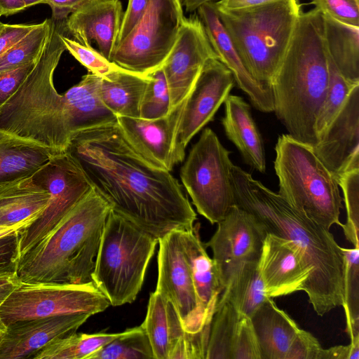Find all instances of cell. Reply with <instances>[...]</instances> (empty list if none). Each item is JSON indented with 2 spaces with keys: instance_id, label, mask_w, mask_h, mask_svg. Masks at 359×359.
<instances>
[{
  "instance_id": "obj_49",
  "label": "cell",
  "mask_w": 359,
  "mask_h": 359,
  "mask_svg": "<svg viewBox=\"0 0 359 359\" xmlns=\"http://www.w3.org/2000/svg\"><path fill=\"white\" fill-rule=\"evenodd\" d=\"M87 1L88 0H48L47 4L52 9L51 18L55 20H64Z\"/></svg>"
},
{
  "instance_id": "obj_4",
  "label": "cell",
  "mask_w": 359,
  "mask_h": 359,
  "mask_svg": "<svg viewBox=\"0 0 359 359\" xmlns=\"http://www.w3.org/2000/svg\"><path fill=\"white\" fill-rule=\"evenodd\" d=\"M110 210L107 203L91 188L50 234L19 259L16 274L20 282H92Z\"/></svg>"
},
{
  "instance_id": "obj_55",
  "label": "cell",
  "mask_w": 359,
  "mask_h": 359,
  "mask_svg": "<svg viewBox=\"0 0 359 359\" xmlns=\"http://www.w3.org/2000/svg\"><path fill=\"white\" fill-rule=\"evenodd\" d=\"M23 1L27 8L39 4H47L48 0H23Z\"/></svg>"
},
{
  "instance_id": "obj_52",
  "label": "cell",
  "mask_w": 359,
  "mask_h": 359,
  "mask_svg": "<svg viewBox=\"0 0 359 359\" xmlns=\"http://www.w3.org/2000/svg\"><path fill=\"white\" fill-rule=\"evenodd\" d=\"M25 8L23 0H0V18L13 15Z\"/></svg>"
},
{
  "instance_id": "obj_51",
  "label": "cell",
  "mask_w": 359,
  "mask_h": 359,
  "mask_svg": "<svg viewBox=\"0 0 359 359\" xmlns=\"http://www.w3.org/2000/svg\"><path fill=\"white\" fill-rule=\"evenodd\" d=\"M20 283L16 273L0 276V306Z\"/></svg>"
},
{
  "instance_id": "obj_58",
  "label": "cell",
  "mask_w": 359,
  "mask_h": 359,
  "mask_svg": "<svg viewBox=\"0 0 359 359\" xmlns=\"http://www.w3.org/2000/svg\"><path fill=\"white\" fill-rule=\"evenodd\" d=\"M3 27H4V23L0 22V32H1Z\"/></svg>"
},
{
  "instance_id": "obj_31",
  "label": "cell",
  "mask_w": 359,
  "mask_h": 359,
  "mask_svg": "<svg viewBox=\"0 0 359 359\" xmlns=\"http://www.w3.org/2000/svg\"><path fill=\"white\" fill-rule=\"evenodd\" d=\"M323 18L328 55L345 79L359 83V27L340 22L326 14Z\"/></svg>"
},
{
  "instance_id": "obj_50",
  "label": "cell",
  "mask_w": 359,
  "mask_h": 359,
  "mask_svg": "<svg viewBox=\"0 0 359 359\" xmlns=\"http://www.w3.org/2000/svg\"><path fill=\"white\" fill-rule=\"evenodd\" d=\"M279 0H219L215 1L217 9L236 11L261 6Z\"/></svg>"
},
{
  "instance_id": "obj_57",
  "label": "cell",
  "mask_w": 359,
  "mask_h": 359,
  "mask_svg": "<svg viewBox=\"0 0 359 359\" xmlns=\"http://www.w3.org/2000/svg\"><path fill=\"white\" fill-rule=\"evenodd\" d=\"M6 327L4 326V325L2 323L1 319H0V329H4Z\"/></svg>"
},
{
  "instance_id": "obj_19",
  "label": "cell",
  "mask_w": 359,
  "mask_h": 359,
  "mask_svg": "<svg viewBox=\"0 0 359 359\" xmlns=\"http://www.w3.org/2000/svg\"><path fill=\"white\" fill-rule=\"evenodd\" d=\"M88 314H71L15 321L6 326L0 359L32 358L53 340L76 331Z\"/></svg>"
},
{
  "instance_id": "obj_53",
  "label": "cell",
  "mask_w": 359,
  "mask_h": 359,
  "mask_svg": "<svg viewBox=\"0 0 359 359\" xmlns=\"http://www.w3.org/2000/svg\"><path fill=\"white\" fill-rule=\"evenodd\" d=\"M214 1L215 0H182V4L186 11L193 12L196 11L203 4Z\"/></svg>"
},
{
  "instance_id": "obj_30",
  "label": "cell",
  "mask_w": 359,
  "mask_h": 359,
  "mask_svg": "<svg viewBox=\"0 0 359 359\" xmlns=\"http://www.w3.org/2000/svg\"><path fill=\"white\" fill-rule=\"evenodd\" d=\"M269 298L259 261H246L231 273L217 303L229 302L241 317L250 318Z\"/></svg>"
},
{
  "instance_id": "obj_34",
  "label": "cell",
  "mask_w": 359,
  "mask_h": 359,
  "mask_svg": "<svg viewBox=\"0 0 359 359\" xmlns=\"http://www.w3.org/2000/svg\"><path fill=\"white\" fill-rule=\"evenodd\" d=\"M344 254V300L346 332L350 340L359 337V247L341 248Z\"/></svg>"
},
{
  "instance_id": "obj_2",
  "label": "cell",
  "mask_w": 359,
  "mask_h": 359,
  "mask_svg": "<svg viewBox=\"0 0 359 359\" xmlns=\"http://www.w3.org/2000/svg\"><path fill=\"white\" fill-rule=\"evenodd\" d=\"M236 205L252 215L266 233L293 243L309 269L303 291L318 316L341 306L344 262L342 249L329 229L291 205L250 173L233 165Z\"/></svg>"
},
{
  "instance_id": "obj_47",
  "label": "cell",
  "mask_w": 359,
  "mask_h": 359,
  "mask_svg": "<svg viewBox=\"0 0 359 359\" xmlns=\"http://www.w3.org/2000/svg\"><path fill=\"white\" fill-rule=\"evenodd\" d=\"M34 26L35 25L4 24L0 32V56L29 32Z\"/></svg>"
},
{
  "instance_id": "obj_10",
  "label": "cell",
  "mask_w": 359,
  "mask_h": 359,
  "mask_svg": "<svg viewBox=\"0 0 359 359\" xmlns=\"http://www.w3.org/2000/svg\"><path fill=\"white\" fill-rule=\"evenodd\" d=\"M184 18L182 0H149L139 22L117 43L111 62L148 76L162 67Z\"/></svg>"
},
{
  "instance_id": "obj_43",
  "label": "cell",
  "mask_w": 359,
  "mask_h": 359,
  "mask_svg": "<svg viewBox=\"0 0 359 359\" xmlns=\"http://www.w3.org/2000/svg\"><path fill=\"white\" fill-rule=\"evenodd\" d=\"M322 348L320 342L311 333L300 328L285 359H318Z\"/></svg>"
},
{
  "instance_id": "obj_45",
  "label": "cell",
  "mask_w": 359,
  "mask_h": 359,
  "mask_svg": "<svg viewBox=\"0 0 359 359\" xmlns=\"http://www.w3.org/2000/svg\"><path fill=\"white\" fill-rule=\"evenodd\" d=\"M19 233L0 238V276L17 272L20 258Z\"/></svg>"
},
{
  "instance_id": "obj_40",
  "label": "cell",
  "mask_w": 359,
  "mask_h": 359,
  "mask_svg": "<svg viewBox=\"0 0 359 359\" xmlns=\"http://www.w3.org/2000/svg\"><path fill=\"white\" fill-rule=\"evenodd\" d=\"M62 39L66 50L86 67L89 72L103 77L111 72L122 68L104 57L93 47L85 46L65 34L62 36Z\"/></svg>"
},
{
  "instance_id": "obj_15",
  "label": "cell",
  "mask_w": 359,
  "mask_h": 359,
  "mask_svg": "<svg viewBox=\"0 0 359 359\" xmlns=\"http://www.w3.org/2000/svg\"><path fill=\"white\" fill-rule=\"evenodd\" d=\"M266 233L250 213L233 205L205 243L212 252L224 290L233 270L242 262L259 261Z\"/></svg>"
},
{
  "instance_id": "obj_39",
  "label": "cell",
  "mask_w": 359,
  "mask_h": 359,
  "mask_svg": "<svg viewBox=\"0 0 359 359\" xmlns=\"http://www.w3.org/2000/svg\"><path fill=\"white\" fill-rule=\"evenodd\" d=\"M338 183L342 189L347 214L342 229L348 241L353 247H359V169L344 173Z\"/></svg>"
},
{
  "instance_id": "obj_21",
  "label": "cell",
  "mask_w": 359,
  "mask_h": 359,
  "mask_svg": "<svg viewBox=\"0 0 359 359\" xmlns=\"http://www.w3.org/2000/svg\"><path fill=\"white\" fill-rule=\"evenodd\" d=\"M119 0H88L66 19V28L79 43L93 47L111 61L116 47L121 21Z\"/></svg>"
},
{
  "instance_id": "obj_27",
  "label": "cell",
  "mask_w": 359,
  "mask_h": 359,
  "mask_svg": "<svg viewBox=\"0 0 359 359\" xmlns=\"http://www.w3.org/2000/svg\"><path fill=\"white\" fill-rule=\"evenodd\" d=\"M261 359H285L300 327L283 310L269 298L250 318Z\"/></svg>"
},
{
  "instance_id": "obj_24",
  "label": "cell",
  "mask_w": 359,
  "mask_h": 359,
  "mask_svg": "<svg viewBox=\"0 0 359 359\" xmlns=\"http://www.w3.org/2000/svg\"><path fill=\"white\" fill-rule=\"evenodd\" d=\"M141 325L149 339L154 359H178L189 333L172 304L156 290L150 294Z\"/></svg>"
},
{
  "instance_id": "obj_11",
  "label": "cell",
  "mask_w": 359,
  "mask_h": 359,
  "mask_svg": "<svg viewBox=\"0 0 359 359\" xmlns=\"http://www.w3.org/2000/svg\"><path fill=\"white\" fill-rule=\"evenodd\" d=\"M110 306L107 297L92 282L25 283L11 294L0 306L4 326L15 321L71 314L93 316Z\"/></svg>"
},
{
  "instance_id": "obj_28",
  "label": "cell",
  "mask_w": 359,
  "mask_h": 359,
  "mask_svg": "<svg viewBox=\"0 0 359 359\" xmlns=\"http://www.w3.org/2000/svg\"><path fill=\"white\" fill-rule=\"evenodd\" d=\"M57 153L0 128V186L32 176Z\"/></svg>"
},
{
  "instance_id": "obj_5",
  "label": "cell",
  "mask_w": 359,
  "mask_h": 359,
  "mask_svg": "<svg viewBox=\"0 0 359 359\" xmlns=\"http://www.w3.org/2000/svg\"><path fill=\"white\" fill-rule=\"evenodd\" d=\"M51 18L48 37L34 68L0 107V128L61 154L69 141L65 128V100L55 88L53 74L66 50L62 37L67 31L66 19Z\"/></svg>"
},
{
  "instance_id": "obj_1",
  "label": "cell",
  "mask_w": 359,
  "mask_h": 359,
  "mask_svg": "<svg viewBox=\"0 0 359 359\" xmlns=\"http://www.w3.org/2000/svg\"><path fill=\"white\" fill-rule=\"evenodd\" d=\"M66 151L111 210L156 238L194 226L196 214L178 180L137 154L117 121L79 133Z\"/></svg>"
},
{
  "instance_id": "obj_54",
  "label": "cell",
  "mask_w": 359,
  "mask_h": 359,
  "mask_svg": "<svg viewBox=\"0 0 359 359\" xmlns=\"http://www.w3.org/2000/svg\"><path fill=\"white\" fill-rule=\"evenodd\" d=\"M23 228L20 226L7 227L0 226V238L12 234L15 232H20Z\"/></svg>"
},
{
  "instance_id": "obj_35",
  "label": "cell",
  "mask_w": 359,
  "mask_h": 359,
  "mask_svg": "<svg viewBox=\"0 0 359 359\" xmlns=\"http://www.w3.org/2000/svg\"><path fill=\"white\" fill-rule=\"evenodd\" d=\"M327 59L328 86L325 100L318 114L314 126L318 142L342 108L350 92L355 86L359 85V83L348 81L340 74L328 53Z\"/></svg>"
},
{
  "instance_id": "obj_37",
  "label": "cell",
  "mask_w": 359,
  "mask_h": 359,
  "mask_svg": "<svg viewBox=\"0 0 359 359\" xmlns=\"http://www.w3.org/2000/svg\"><path fill=\"white\" fill-rule=\"evenodd\" d=\"M52 18L35 25L24 37L0 56V72L36 62L48 37Z\"/></svg>"
},
{
  "instance_id": "obj_12",
  "label": "cell",
  "mask_w": 359,
  "mask_h": 359,
  "mask_svg": "<svg viewBox=\"0 0 359 359\" xmlns=\"http://www.w3.org/2000/svg\"><path fill=\"white\" fill-rule=\"evenodd\" d=\"M31 178L50 198L43 212L19 233L20 258L50 234L92 188L67 151L53 155Z\"/></svg>"
},
{
  "instance_id": "obj_22",
  "label": "cell",
  "mask_w": 359,
  "mask_h": 359,
  "mask_svg": "<svg viewBox=\"0 0 359 359\" xmlns=\"http://www.w3.org/2000/svg\"><path fill=\"white\" fill-rule=\"evenodd\" d=\"M259 267L271 298L303 290L309 269L300 250L291 241L266 233Z\"/></svg>"
},
{
  "instance_id": "obj_3",
  "label": "cell",
  "mask_w": 359,
  "mask_h": 359,
  "mask_svg": "<svg viewBox=\"0 0 359 359\" xmlns=\"http://www.w3.org/2000/svg\"><path fill=\"white\" fill-rule=\"evenodd\" d=\"M329 79L323 13L302 12L271 83L273 111L288 135L304 144H317L316 117Z\"/></svg>"
},
{
  "instance_id": "obj_18",
  "label": "cell",
  "mask_w": 359,
  "mask_h": 359,
  "mask_svg": "<svg viewBox=\"0 0 359 359\" xmlns=\"http://www.w3.org/2000/svg\"><path fill=\"white\" fill-rule=\"evenodd\" d=\"M185 100L155 119L116 116L118 128L133 149L151 165L170 172L177 164L175 137Z\"/></svg>"
},
{
  "instance_id": "obj_32",
  "label": "cell",
  "mask_w": 359,
  "mask_h": 359,
  "mask_svg": "<svg viewBox=\"0 0 359 359\" xmlns=\"http://www.w3.org/2000/svg\"><path fill=\"white\" fill-rule=\"evenodd\" d=\"M118 333H72L57 338L36 353L33 359H89L96 351L118 337Z\"/></svg>"
},
{
  "instance_id": "obj_26",
  "label": "cell",
  "mask_w": 359,
  "mask_h": 359,
  "mask_svg": "<svg viewBox=\"0 0 359 359\" xmlns=\"http://www.w3.org/2000/svg\"><path fill=\"white\" fill-rule=\"evenodd\" d=\"M50 198L31 176L0 186V226L25 229L43 212Z\"/></svg>"
},
{
  "instance_id": "obj_48",
  "label": "cell",
  "mask_w": 359,
  "mask_h": 359,
  "mask_svg": "<svg viewBox=\"0 0 359 359\" xmlns=\"http://www.w3.org/2000/svg\"><path fill=\"white\" fill-rule=\"evenodd\" d=\"M318 359H359V337L348 345L322 348Z\"/></svg>"
},
{
  "instance_id": "obj_6",
  "label": "cell",
  "mask_w": 359,
  "mask_h": 359,
  "mask_svg": "<svg viewBox=\"0 0 359 359\" xmlns=\"http://www.w3.org/2000/svg\"><path fill=\"white\" fill-rule=\"evenodd\" d=\"M217 11L248 71L271 86L302 13L299 1L279 0L247 9Z\"/></svg>"
},
{
  "instance_id": "obj_36",
  "label": "cell",
  "mask_w": 359,
  "mask_h": 359,
  "mask_svg": "<svg viewBox=\"0 0 359 359\" xmlns=\"http://www.w3.org/2000/svg\"><path fill=\"white\" fill-rule=\"evenodd\" d=\"M89 359H154L149 339L140 325L127 329Z\"/></svg>"
},
{
  "instance_id": "obj_42",
  "label": "cell",
  "mask_w": 359,
  "mask_h": 359,
  "mask_svg": "<svg viewBox=\"0 0 359 359\" xmlns=\"http://www.w3.org/2000/svg\"><path fill=\"white\" fill-rule=\"evenodd\" d=\"M311 4L340 22L359 27V0H311Z\"/></svg>"
},
{
  "instance_id": "obj_56",
  "label": "cell",
  "mask_w": 359,
  "mask_h": 359,
  "mask_svg": "<svg viewBox=\"0 0 359 359\" xmlns=\"http://www.w3.org/2000/svg\"><path fill=\"white\" fill-rule=\"evenodd\" d=\"M5 328L4 329H0V344H1V341H2L3 337H4V334Z\"/></svg>"
},
{
  "instance_id": "obj_41",
  "label": "cell",
  "mask_w": 359,
  "mask_h": 359,
  "mask_svg": "<svg viewBox=\"0 0 359 359\" xmlns=\"http://www.w3.org/2000/svg\"><path fill=\"white\" fill-rule=\"evenodd\" d=\"M231 359H261L257 338L250 318L241 317L235 332Z\"/></svg>"
},
{
  "instance_id": "obj_7",
  "label": "cell",
  "mask_w": 359,
  "mask_h": 359,
  "mask_svg": "<svg viewBox=\"0 0 359 359\" xmlns=\"http://www.w3.org/2000/svg\"><path fill=\"white\" fill-rule=\"evenodd\" d=\"M275 151L278 194L327 229L334 224L342 228L339 215L343 198L338 181L316 156L312 147L283 134L278 138Z\"/></svg>"
},
{
  "instance_id": "obj_14",
  "label": "cell",
  "mask_w": 359,
  "mask_h": 359,
  "mask_svg": "<svg viewBox=\"0 0 359 359\" xmlns=\"http://www.w3.org/2000/svg\"><path fill=\"white\" fill-rule=\"evenodd\" d=\"M235 84L230 70L217 58L204 65L193 88L185 100L175 137L177 164L183 161L185 149L224 102Z\"/></svg>"
},
{
  "instance_id": "obj_46",
  "label": "cell",
  "mask_w": 359,
  "mask_h": 359,
  "mask_svg": "<svg viewBox=\"0 0 359 359\" xmlns=\"http://www.w3.org/2000/svg\"><path fill=\"white\" fill-rule=\"evenodd\" d=\"M148 2L149 0H128V7L121 21L118 43L123 40L139 22Z\"/></svg>"
},
{
  "instance_id": "obj_29",
  "label": "cell",
  "mask_w": 359,
  "mask_h": 359,
  "mask_svg": "<svg viewBox=\"0 0 359 359\" xmlns=\"http://www.w3.org/2000/svg\"><path fill=\"white\" fill-rule=\"evenodd\" d=\"M149 76L123 68L101 77L98 93L103 104L116 116L140 118V107Z\"/></svg>"
},
{
  "instance_id": "obj_13",
  "label": "cell",
  "mask_w": 359,
  "mask_h": 359,
  "mask_svg": "<svg viewBox=\"0 0 359 359\" xmlns=\"http://www.w3.org/2000/svg\"><path fill=\"white\" fill-rule=\"evenodd\" d=\"M158 279L156 290L174 306L185 331L208 339L210 328L201 320L189 264L184 253L180 231L158 239Z\"/></svg>"
},
{
  "instance_id": "obj_44",
  "label": "cell",
  "mask_w": 359,
  "mask_h": 359,
  "mask_svg": "<svg viewBox=\"0 0 359 359\" xmlns=\"http://www.w3.org/2000/svg\"><path fill=\"white\" fill-rule=\"evenodd\" d=\"M36 62L0 72V107L18 90Z\"/></svg>"
},
{
  "instance_id": "obj_8",
  "label": "cell",
  "mask_w": 359,
  "mask_h": 359,
  "mask_svg": "<svg viewBox=\"0 0 359 359\" xmlns=\"http://www.w3.org/2000/svg\"><path fill=\"white\" fill-rule=\"evenodd\" d=\"M158 243V238L110 210L92 281L111 306H121L135 300Z\"/></svg>"
},
{
  "instance_id": "obj_25",
  "label": "cell",
  "mask_w": 359,
  "mask_h": 359,
  "mask_svg": "<svg viewBox=\"0 0 359 359\" xmlns=\"http://www.w3.org/2000/svg\"><path fill=\"white\" fill-rule=\"evenodd\" d=\"M224 104L225 112L222 124L227 138L249 166L264 173L266 163L264 141L250 104L243 97L230 94Z\"/></svg>"
},
{
  "instance_id": "obj_33",
  "label": "cell",
  "mask_w": 359,
  "mask_h": 359,
  "mask_svg": "<svg viewBox=\"0 0 359 359\" xmlns=\"http://www.w3.org/2000/svg\"><path fill=\"white\" fill-rule=\"evenodd\" d=\"M241 317L229 302L217 303L211 323L205 359H231L232 343Z\"/></svg>"
},
{
  "instance_id": "obj_16",
  "label": "cell",
  "mask_w": 359,
  "mask_h": 359,
  "mask_svg": "<svg viewBox=\"0 0 359 359\" xmlns=\"http://www.w3.org/2000/svg\"><path fill=\"white\" fill-rule=\"evenodd\" d=\"M210 58L217 57L199 17L194 15L185 18L177 40L161 67L169 89L170 110L187 98Z\"/></svg>"
},
{
  "instance_id": "obj_17",
  "label": "cell",
  "mask_w": 359,
  "mask_h": 359,
  "mask_svg": "<svg viewBox=\"0 0 359 359\" xmlns=\"http://www.w3.org/2000/svg\"><path fill=\"white\" fill-rule=\"evenodd\" d=\"M312 148L337 181L344 173L359 169V85L350 92L339 112Z\"/></svg>"
},
{
  "instance_id": "obj_9",
  "label": "cell",
  "mask_w": 359,
  "mask_h": 359,
  "mask_svg": "<svg viewBox=\"0 0 359 359\" xmlns=\"http://www.w3.org/2000/svg\"><path fill=\"white\" fill-rule=\"evenodd\" d=\"M230 154L215 133L206 128L180 170L182 182L198 212L212 224L236 205Z\"/></svg>"
},
{
  "instance_id": "obj_23",
  "label": "cell",
  "mask_w": 359,
  "mask_h": 359,
  "mask_svg": "<svg viewBox=\"0 0 359 359\" xmlns=\"http://www.w3.org/2000/svg\"><path fill=\"white\" fill-rule=\"evenodd\" d=\"M200 224L180 231L184 253L189 266L198 303V310L205 327L210 328L217 304L223 291L218 271L212 258L206 251L199 235Z\"/></svg>"
},
{
  "instance_id": "obj_38",
  "label": "cell",
  "mask_w": 359,
  "mask_h": 359,
  "mask_svg": "<svg viewBox=\"0 0 359 359\" xmlns=\"http://www.w3.org/2000/svg\"><path fill=\"white\" fill-rule=\"evenodd\" d=\"M150 79L143 94L140 118L155 119L170 111V98L167 81L162 67L149 74Z\"/></svg>"
},
{
  "instance_id": "obj_20",
  "label": "cell",
  "mask_w": 359,
  "mask_h": 359,
  "mask_svg": "<svg viewBox=\"0 0 359 359\" xmlns=\"http://www.w3.org/2000/svg\"><path fill=\"white\" fill-rule=\"evenodd\" d=\"M196 11L218 60L232 73L237 86L256 109L273 111L271 86L256 80L246 69L219 19L215 1L205 3Z\"/></svg>"
}]
</instances>
